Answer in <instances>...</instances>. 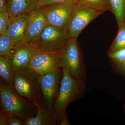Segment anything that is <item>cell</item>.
I'll use <instances>...</instances> for the list:
<instances>
[{"mask_svg": "<svg viewBox=\"0 0 125 125\" xmlns=\"http://www.w3.org/2000/svg\"><path fill=\"white\" fill-rule=\"evenodd\" d=\"M62 69V77L53 110L57 125H70L66 108L70 104L83 97L86 90V84L85 82L75 79L67 66Z\"/></svg>", "mask_w": 125, "mask_h": 125, "instance_id": "obj_1", "label": "cell"}, {"mask_svg": "<svg viewBox=\"0 0 125 125\" xmlns=\"http://www.w3.org/2000/svg\"><path fill=\"white\" fill-rule=\"evenodd\" d=\"M0 111L25 121L35 116V104L21 96L13 88L0 79Z\"/></svg>", "mask_w": 125, "mask_h": 125, "instance_id": "obj_2", "label": "cell"}, {"mask_svg": "<svg viewBox=\"0 0 125 125\" xmlns=\"http://www.w3.org/2000/svg\"><path fill=\"white\" fill-rule=\"evenodd\" d=\"M41 75L30 68L15 69L13 72L14 89L21 96L31 102L42 105Z\"/></svg>", "mask_w": 125, "mask_h": 125, "instance_id": "obj_3", "label": "cell"}, {"mask_svg": "<svg viewBox=\"0 0 125 125\" xmlns=\"http://www.w3.org/2000/svg\"><path fill=\"white\" fill-rule=\"evenodd\" d=\"M62 51V68L67 66L72 76L75 79L85 82L87 78L86 67L83 62L77 38H70Z\"/></svg>", "mask_w": 125, "mask_h": 125, "instance_id": "obj_4", "label": "cell"}, {"mask_svg": "<svg viewBox=\"0 0 125 125\" xmlns=\"http://www.w3.org/2000/svg\"><path fill=\"white\" fill-rule=\"evenodd\" d=\"M70 39L66 32L48 25L34 45L38 49L42 51H57L62 49Z\"/></svg>", "mask_w": 125, "mask_h": 125, "instance_id": "obj_5", "label": "cell"}, {"mask_svg": "<svg viewBox=\"0 0 125 125\" xmlns=\"http://www.w3.org/2000/svg\"><path fill=\"white\" fill-rule=\"evenodd\" d=\"M103 13L77 2L72 11L67 31L69 38H78L90 22Z\"/></svg>", "mask_w": 125, "mask_h": 125, "instance_id": "obj_6", "label": "cell"}, {"mask_svg": "<svg viewBox=\"0 0 125 125\" xmlns=\"http://www.w3.org/2000/svg\"><path fill=\"white\" fill-rule=\"evenodd\" d=\"M77 2L74 1L56 2L45 5L48 24L58 28L67 33L72 14Z\"/></svg>", "mask_w": 125, "mask_h": 125, "instance_id": "obj_7", "label": "cell"}, {"mask_svg": "<svg viewBox=\"0 0 125 125\" xmlns=\"http://www.w3.org/2000/svg\"><path fill=\"white\" fill-rule=\"evenodd\" d=\"M62 49L54 52L42 51L38 49L28 68L42 75L49 72L62 69Z\"/></svg>", "mask_w": 125, "mask_h": 125, "instance_id": "obj_8", "label": "cell"}, {"mask_svg": "<svg viewBox=\"0 0 125 125\" xmlns=\"http://www.w3.org/2000/svg\"><path fill=\"white\" fill-rule=\"evenodd\" d=\"M62 69L53 71L41 75L40 83L42 94V104L46 108L53 110L62 77Z\"/></svg>", "mask_w": 125, "mask_h": 125, "instance_id": "obj_9", "label": "cell"}, {"mask_svg": "<svg viewBox=\"0 0 125 125\" xmlns=\"http://www.w3.org/2000/svg\"><path fill=\"white\" fill-rule=\"evenodd\" d=\"M46 6H40L29 14L23 42L34 44L48 25Z\"/></svg>", "mask_w": 125, "mask_h": 125, "instance_id": "obj_10", "label": "cell"}, {"mask_svg": "<svg viewBox=\"0 0 125 125\" xmlns=\"http://www.w3.org/2000/svg\"><path fill=\"white\" fill-rule=\"evenodd\" d=\"M38 49L34 44L23 42L8 56L15 69L28 68L32 58Z\"/></svg>", "mask_w": 125, "mask_h": 125, "instance_id": "obj_11", "label": "cell"}, {"mask_svg": "<svg viewBox=\"0 0 125 125\" xmlns=\"http://www.w3.org/2000/svg\"><path fill=\"white\" fill-rule=\"evenodd\" d=\"M29 14L10 18L7 25L6 33L17 45L23 42Z\"/></svg>", "mask_w": 125, "mask_h": 125, "instance_id": "obj_12", "label": "cell"}, {"mask_svg": "<svg viewBox=\"0 0 125 125\" xmlns=\"http://www.w3.org/2000/svg\"><path fill=\"white\" fill-rule=\"evenodd\" d=\"M40 7L38 0H8L7 9L10 18L29 14Z\"/></svg>", "mask_w": 125, "mask_h": 125, "instance_id": "obj_13", "label": "cell"}, {"mask_svg": "<svg viewBox=\"0 0 125 125\" xmlns=\"http://www.w3.org/2000/svg\"><path fill=\"white\" fill-rule=\"evenodd\" d=\"M37 107L35 116L27 119L26 125H57L53 110L46 108L42 105L34 103Z\"/></svg>", "mask_w": 125, "mask_h": 125, "instance_id": "obj_14", "label": "cell"}, {"mask_svg": "<svg viewBox=\"0 0 125 125\" xmlns=\"http://www.w3.org/2000/svg\"><path fill=\"white\" fill-rule=\"evenodd\" d=\"M107 55L114 73L125 79V49Z\"/></svg>", "mask_w": 125, "mask_h": 125, "instance_id": "obj_15", "label": "cell"}, {"mask_svg": "<svg viewBox=\"0 0 125 125\" xmlns=\"http://www.w3.org/2000/svg\"><path fill=\"white\" fill-rule=\"evenodd\" d=\"M14 69L13 64L8 56H0V79L13 88V72Z\"/></svg>", "mask_w": 125, "mask_h": 125, "instance_id": "obj_16", "label": "cell"}, {"mask_svg": "<svg viewBox=\"0 0 125 125\" xmlns=\"http://www.w3.org/2000/svg\"><path fill=\"white\" fill-rule=\"evenodd\" d=\"M83 5L103 13L107 11L112 12L110 0H79Z\"/></svg>", "mask_w": 125, "mask_h": 125, "instance_id": "obj_17", "label": "cell"}, {"mask_svg": "<svg viewBox=\"0 0 125 125\" xmlns=\"http://www.w3.org/2000/svg\"><path fill=\"white\" fill-rule=\"evenodd\" d=\"M118 31L115 40L107 52V54L125 49V23L118 24Z\"/></svg>", "mask_w": 125, "mask_h": 125, "instance_id": "obj_18", "label": "cell"}, {"mask_svg": "<svg viewBox=\"0 0 125 125\" xmlns=\"http://www.w3.org/2000/svg\"><path fill=\"white\" fill-rule=\"evenodd\" d=\"M110 2L117 24L125 23V0H110Z\"/></svg>", "mask_w": 125, "mask_h": 125, "instance_id": "obj_19", "label": "cell"}, {"mask_svg": "<svg viewBox=\"0 0 125 125\" xmlns=\"http://www.w3.org/2000/svg\"><path fill=\"white\" fill-rule=\"evenodd\" d=\"M18 46L6 32L0 34V56H9Z\"/></svg>", "mask_w": 125, "mask_h": 125, "instance_id": "obj_20", "label": "cell"}, {"mask_svg": "<svg viewBox=\"0 0 125 125\" xmlns=\"http://www.w3.org/2000/svg\"><path fill=\"white\" fill-rule=\"evenodd\" d=\"M10 19L7 6L0 9V34L6 32Z\"/></svg>", "mask_w": 125, "mask_h": 125, "instance_id": "obj_21", "label": "cell"}, {"mask_svg": "<svg viewBox=\"0 0 125 125\" xmlns=\"http://www.w3.org/2000/svg\"><path fill=\"white\" fill-rule=\"evenodd\" d=\"M79 0H38L39 6H43L46 5L56 3V2L74 1L78 2Z\"/></svg>", "mask_w": 125, "mask_h": 125, "instance_id": "obj_22", "label": "cell"}, {"mask_svg": "<svg viewBox=\"0 0 125 125\" xmlns=\"http://www.w3.org/2000/svg\"><path fill=\"white\" fill-rule=\"evenodd\" d=\"M7 125H26V123L20 118L12 116L9 119Z\"/></svg>", "mask_w": 125, "mask_h": 125, "instance_id": "obj_23", "label": "cell"}, {"mask_svg": "<svg viewBox=\"0 0 125 125\" xmlns=\"http://www.w3.org/2000/svg\"><path fill=\"white\" fill-rule=\"evenodd\" d=\"M11 116L8 113L0 111V125H7Z\"/></svg>", "mask_w": 125, "mask_h": 125, "instance_id": "obj_24", "label": "cell"}, {"mask_svg": "<svg viewBox=\"0 0 125 125\" xmlns=\"http://www.w3.org/2000/svg\"><path fill=\"white\" fill-rule=\"evenodd\" d=\"M8 0H0V9L7 6Z\"/></svg>", "mask_w": 125, "mask_h": 125, "instance_id": "obj_25", "label": "cell"}, {"mask_svg": "<svg viewBox=\"0 0 125 125\" xmlns=\"http://www.w3.org/2000/svg\"><path fill=\"white\" fill-rule=\"evenodd\" d=\"M123 109H124V113L125 115V103H124V105H123Z\"/></svg>", "mask_w": 125, "mask_h": 125, "instance_id": "obj_26", "label": "cell"}]
</instances>
